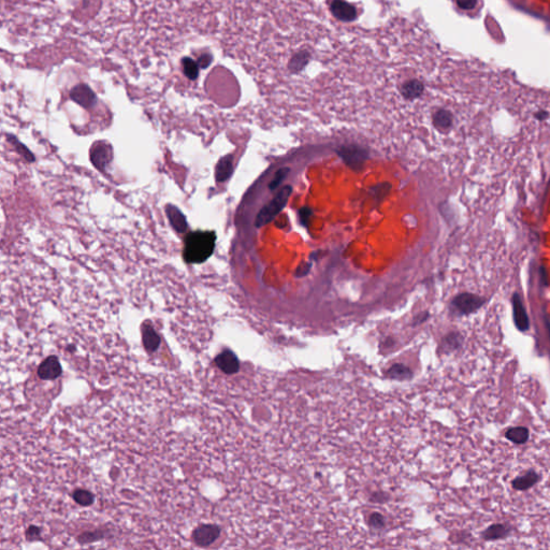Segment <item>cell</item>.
<instances>
[{"label":"cell","instance_id":"cell-20","mask_svg":"<svg viewBox=\"0 0 550 550\" xmlns=\"http://www.w3.org/2000/svg\"><path fill=\"white\" fill-rule=\"evenodd\" d=\"M182 67L184 75L189 80L195 81L199 77V63L189 57H184L182 60Z\"/></svg>","mask_w":550,"mask_h":550},{"label":"cell","instance_id":"cell-12","mask_svg":"<svg viewBox=\"0 0 550 550\" xmlns=\"http://www.w3.org/2000/svg\"><path fill=\"white\" fill-rule=\"evenodd\" d=\"M513 311L517 328L520 331H527L530 327V322L528 315L525 313L523 304L521 302V299L518 295H514L513 297Z\"/></svg>","mask_w":550,"mask_h":550},{"label":"cell","instance_id":"cell-7","mask_svg":"<svg viewBox=\"0 0 550 550\" xmlns=\"http://www.w3.org/2000/svg\"><path fill=\"white\" fill-rule=\"evenodd\" d=\"M71 99L79 103L81 107L85 109L93 108L97 102V97L90 86L80 84L74 87L70 92Z\"/></svg>","mask_w":550,"mask_h":550},{"label":"cell","instance_id":"cell-26","mask_svg":"<svg viewBox=\"0 0 550 550\" xmlns=\"http://www.w3.org/2000/svg\"><path fill=\"white\" fill-rule=\"evenodd\" d=\"M212 56L210 55L209 53H205V54H202L200 57L198 58V63H199V67L200 69H204V68H208L210 64H211L212 62Z\"/></svg>","mask_w":550,"mask_h":550},{"label":"cell","instance_id":"cell-4","mask_svg":"<svg viewBox=\"0 0 550 550\" xmlns=\"http://www.w3.org/2000/svg\"><path fill=\"white\" fill-rule=\"evenodd\" d=\"M221 529L215 524H202L193 531L192 538L199 546H210L220 537Z\"/></svg>","mask_w":550,"mask_h":550},{"label":"cell","instance_id":"cell-29","mask_svg":"<svg viewBox=\"0 0 550 550\" xmlns=\"http://www.w3.org/2000/svg\"><path fill=\"white\" fill-rule=\"evenodd\" d=\"M39 533H40V531H39L38 528H36V527H30V528L28 529V531H27V535H28V536H29V535H32V538H35L36 536L39 535Z\"/></svg>","mask_w":550,"mask_h":550},{"label":"cell","instance_id":"cell-15","mask_svg":"<svg viewBox=\"0 0 550 550\" xmlns=\"http://www.w3.org/2000/svg\"><path fill=\"white\" fill-rule=\"evenodd\" d=\"M539 479V476L533 471H529L524 475H521L513 482V487L516 490H527L531 488L533 485L536 484Z\"/></svg>","mask_w":550,"mask_h":550},{"label":"cell","instance_id":"cell-27","mask_svg":"<svg viewBox=\"0 0 550 550\" xmlns=\"http://www.w3.org/2000/svg\"><path fill=\"white\" fill-rule=\"evenodd\" d=\"M477 0H457V5L463 10H472L475 8Z\"/></svg>","mask_w":550,"mask_h":550},{"label":"cell","instance_id":"cell-24","mask_svg":"<svg viewBox=\"0 0 550 550\" xmlns=\"http://www.w3.org/2000/svg\"><path fill=\"white\" fill-rule=\"evenodd\" d=\"M288 172H289V168H287V167L278 170L277 173H275V175L273 177V180L271 181V183L269 185V188L271 190L277 189L279 186L281 185V183L284 181V179L286 177V175L288 174Z\"/></svg>","mask_w":550,"mask_h":550},{"label":"cell","instance_id":"cell-19","mask_svg":"<svg viewBox=\"0 0 550 550\" xmlns=\"http://www.w3.org/2000/svg\"><path fill=\"white\" fill-rule=\"evenodd\" d=\"M433 123L436 128L441 129V130H446L452 124L451 113L446 110L438 111L433 116Z\"/></svg>","mask_w":550,"mask_h":550},{"label":"cell","instance_id":"cell-23","mask_svg":"<svg viewBox=\"0 0 550 550\" xmlns=\"http://www.w3.org/2000/svg\"><path fill=\"white\" fill-rule=\"evenodd\" d=\"M8 140H10L11 143L14 145L16 151H18L21 155L25 158L27 161H29V163H32V161H35V156L32 155V153L25 147V145L22 144L18 139H16L15 136L13 135H8Z\"/></svg>","mask_w":550,"mask_h":550},{"label":"cell","instance_id":"cell-2","mask_svg":"<svg viewBox=\"0 0 550 550\" xmlns=\"http://www.w3.org/2000/svg\"><path fill=\"white\" fill-rule=\"evenodd\" d=\"M291 193H293V187L289 185L284 186L270 203L264 205L260 210V212L258 213L255 222L256 228H261L262 226L268 225L270 222H272L280 214L282 210L287 205Z\"/></svg>","mask_w":550,"mask_h":550},{"label":"cell","instance_id":"cell-1","mask_svg":"<svg viewBox=\"0 0 550 550\" xmlns=\"http://www.w3.org/2000/svg\"><path fill=\"white\" fill-rule=\"evenodd\" d=\"M216 243L214 231L197 230L188 233L184 241L183 258L186 263L200 264L212 256Z\"/></svg>","mask_w":550,"mask_h":550},{"label":"cell","instance_id":"cell-13","mask_svg":"<svg viewBox=\"0 0 550 550\" xmlns=\"http://www.w3.org/2000/svg\"><path fill=\"white\" fill-rule=\"evenodd\" d=\"M142 341L144 349L149 353H154L160 345V336L149 323H145L142 328Z\"/></svg>","mask_w":550,"mask_h":550},{"label":"cell","instance_id":"cell-8","mask_svg":"<svg viewBox=\"0 0 550 550\" xmlns=\"http://www.w3.org/2000/svg\"><path fill=\"white\" fill-rule=\"evenodd\" d=\"M216 366L226 374H234L240 370V361L237 355L230 350H225L215 358Z\"/></svg>","mask_w":550,"mask_h":550},{"label":"cell","instance_id":"cell-18","mask_svg":"<svg viewBox=\"0 0 550 550\" xmlns=\"http://www.w3.org/2000/svg\"><path fill=\"white\" fill-rule=\"evenodd\" d=\"M424 86L418 81H409L403 85L401 93L406 99H414L423 94Z\"/></svg>","mask_w":550,"mask_h":550},{"label":"cell","instance_id":"cell-9","mask_svg":"<svg viewBox=\"0 0 550 550\" xmlns=\"http://www.w3.org/2000/svg\"><path fill=\"white\" fill-rule=\"evenodd\" d=\"M38 375L44 381H52L61 375V366L55 356L46 358L38 369Z\"/></svg>","mask_w":550,"mask_h":550},{"label":"cell","instance_id":"cell-21","mask_svg":"<svg viewBox=\"0 0 550 550\" xmlns=\"http://www.w3.org/2000/svg\"><path fill=\"white\" fill-rule=\"evenodd\" d=\"M387 375L393 379H407L411 377V372L404 365H394L388 370Z\"/></svg>","mask_w":550,"mask_h":550},{"label":"cell","instance_id":"cell-3","mask_svg":"<svg viewBox=\"0 0 550 550\" xmlns=\"http://www.w3.org/2000/svg\"><path fill=\"white\" fill-rule=\"evenodd\" d=\"M485 303L483 298L472 294H461L451 303V307L459 315H467L478 310Z\"/></svg>","mask_w":550,"mask_h":550},{"label":"cell","instance_id":"cell-5","mask_svg":"<svg viewBox=\"0 0 550 550\" xmlns=\"http://www.w3.org/2000/svg\"><path fill=\"white\" fill-rule=\"evenodd\" d=\"M338 154L345 161V164L353 169L362 168L367 159V152L359 147H355V145L342 148L338 151Z\"/></svg>","mask_w":550,"mask_h":550},{"label":"cell","instance_id":"cell-10","mask_svg":"<svg viewBox=\"0 0 550 550\" xmlns=\"http://www.w3.org/2000/svg\"><path fill=\"white\" fill-rule=\"evenodd\" d=\"M330 8L331 12L335 18L344 22L354 21L357 16V11H356L355 7L346 3L345 0H332Z\"/></svg>","mask_w":550,"mask_h":550},{"label":"cell","instance_id":"cell-11","mask_svg":"<svg viewBox=\"0 0 550 550\" xmlns=\"http://www.w3.org/2000/svg\"><path fill=\"white\" fill-rule=\"evenodd\" d=\"M166 212L169 222L174 228V230L180 233H184L188 230V224L187 221H186V217L179 209L172 204H168L166 208Z\"/></svg>","mask_w":550,"mask_h":550},{"label":"cell","instance_id":"cell-22","mask_svg":"<svg viewBox=\"0 0 550 550\" xmlns=\"http://www.w3.org/2000/svg\"><path fill=\"white\" fill-rule=\"evenodd\" d=\"M74 499L81 506H90L94 503V496L90 491L79 489L74 493Z\"/></svg>","mask_w":550,"mask_h":550},{"label":"cell","instance_id":"cell-16","mask_svg":"<svg viewBox=\"0 0 550 550\" xmlns=\"http://www.w3.org/2000/svg\"><path fill=\"white\" fill-rule=\"evenodd\" d=\"M509 529L504 524H493L483 532V538L486 540H496L504 538L508 535Z\"/></svg>","mask_w":550,"mask_h":550},{"label":"cell","instance_id":"cell-25","mask_svg":"<svg viewBox=\"0 0 550 550\" xmlns=\"http://www.w3.org/2000/svg\"><path fill=\"white\" fill-rule=\"evenodd\" d=\"M312 215H313V212H312V210L310 208H302L300 211H299V217H300V222L304 226V227H307V225H309L310 218L312 217Z\"/></svg>","mask_w":550,"mask_h":550},{"label":"cell","instance_id":"cell-28","mask_svg":"<svg viewBox=\"0 0 550 550\" xmlns=\"http://www.w3.org/2000/svg\"><path fill=\"white\" fill-rule=\"evenodd\" d=\"M311 263H307V262H302L300 265L297 268V277L299 278H302L304 277V275H306L307 273H309L310 269H311Z\"/></svg>","mask_w":550,"mask_h":550},{"label":"cell","instance_id":"cell-6","mask_svg":"<svg viewBox=\"0 0 550 550\" xmlns=\"http://www.w3.org/2000/svg\"><path fill=\"white\" fill-rule=\"evenodd\" d=\"M113 157V152L109 144L104 142H98L94 144L91 151V159L93 164L101 171L107 168Z\"/></svg>","mask_w":550,"mask_h":550},{"label":"cell","instance_id":"cell-14","mask_svg":"<svg viewBox=\"0 0 550 550\" xmlns=\"http://www.w3.org/2000/svg\"><path fill=\"white\" fill-rule=\"evenodd\" d=\"M233 172V157L231 155H226L221 158L216 166L215 177L218 183L227 181Z\"/></svg>","mask_w":550,"mask_h":550},{"label":"cell","instance_id":"cell-17","mask_svg":"<svg viewBox=\"0 0 550 550\" xmlns=\"http://www.w3.org/2000/svg\"><path fill=\"white\" fill-rule=\"evenodd\" d=\"M506 439L516 444H523L529 439V430L524 427L511 428L505 433Z\"/></svg>","mask_w":550,"mask_h":550}]
</instances>
